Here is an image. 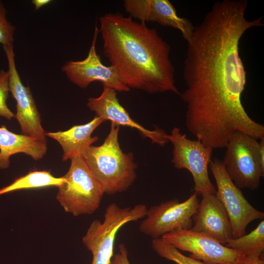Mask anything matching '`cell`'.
<instances>
[{
	"label": "cell",
	"mask_w": 264,
	"mask_h": 264,
	"mask_svg": "<svg viewBox=\"0 0 264 264\" xmlns=\"http://www.w3.org/2000/svg\"><path fill=\"white\" fill-rule=\"evenodd\" d=\"M152 247L159 256L177 264H207L202 261L184 255L179 250L161 238L152 240Z\"/></svg>",
	"instance_id": "cell-20"
},
{
	"label": "cell",
	"mask_w": 264,
	"mask_h": 264,
	"mask_svg": "<svg viewBox=\"0 0 264 264\" xmlns=\"http://www.w3.org/2000/svg\"><path fill=\"white\" fill-rule=\"evenodd\" d=\"M225 246L244 255L260 257L264 250V220L248 234L230 239Z\"/></svg>",
	"instance_id": "cell-19"
},
{
	"label": "cell",
	"mask_w": 264,
	"mask_h": 264,
	"mask_svg": "<svg viewBox=\"0 0 264 264\" xmlns=\"http://www.w3.org/2000/svg\"><path fill=\"white\" fill-rule=\"evenodd\" d=\"M15 29L6 18V10L0 3V43L3 46L13 44L14 32Z\"/></svg>",
	"instance_id": "cell-22"
},
{
	"label": "cell",
	"mask_w": 264,
	"mask_h": 264,
	"mask_svg": "<svg viewBox=\"0 0 264 264\" xmlns=\"http://www.w3.org/2000/svg\"><path fill=\"white\" fill-rule=\"evenodd\" d=\"M1 1L0 0V3L1 2Z\"/></svg>",
	"instance_id": "cell-27"
},
{
	"label": "cell",
	"mask_w": 264,
	"mask_h": 264,
	"mask_svg": "<svg viewBox=\"0 0 264 264\" xmlns=\"http://www.w3.org/2000/svg\"><path fill=\"white\" fill-rule=\"evenodd\" d=\"M47 149L45 141L15 133L3 125L0 127V169L9 166V158L14 154L23 153L38 160L45 154Z\"/></svg>",
	"instance_id": "cell-17"
},
{
	"label": "cell",
	"mask_w": 264,
	"mask_h": 264,
	"mask_svg": "<svg viewBox=\"0 0 264 264\" xmlns=\"http://www.w3.org/2000/svg\"><path fill=\"white\" fill-rule=\"evenodd\" d=\"M65 180L58 187L56 198L64 210L74 216L91 214L99 208L104 190L83 157L71 159Z\"/></svg>",
	"instance_id": "cell-4"
},
{
	"label": "cell",
	"mask_w": 264,
	"mask_h": 264,
	"mask_svg": "<svg viewBox=\"0 0 264 264\" xmlns=\"http://www.w3.org/2000/svg\"><path fill=\"white\" fill-rule=\"evenodd\" d=\"M246 0L215 3L187 42L180 94L186 104L187 130L204 145L225 148L240 132L256 139L264 137V126L252 119L241 102L246 71L239 52L240 40L263 18L248 20Z\"/></svg>",
	"instance_id": "cell-1"
},
{
	"label": "cell",
	"mask_w": 264,
	"mask_h": 264,
	"mask_svg": "<svg viewBox=\"0 0 264 264\" xmlns=\"http://www.w3.org/2000/svg\"><path fill=\"white\" fill-rule=\"evenodd\" d=\"M209 168L216 181V196L224 206L231 224L233 238L245 234L247 225L264 217L263 212L252 206L226 173L223 163L217 158L211 159Z\"/></svg>",
	"instance_id": "cell-8"
},
{
	"label": "cell",
	"mask_w": 264,
	"mask_h": 264,
	"mask_svg": "<svg viewBox=\"0 0 264 264\" xmlns=\"http://www.w3.org/2000/svg\"><path fill=\"white\" fill-rule=\"evenodd\" d=\"M105 122L95 115L89 122L75 125L65 131L48 132L46 136L57 141L62 147L64 161L77 156H82L86 150L98 140L96 136H91L93 131Z\"/></svg>",
	"instance_id": "cell-16"
},
{
	"label": "cell",
	"mask_w": 264,
	"mask_h": 264,
	"mask_svg": "<svg viewBox=\"0 0 264 264\" xmlns=\"http://www.w3.org/2000/svg\"><path fill=\"white\" fill-rule=\"evenodd\" d=\"M117 91L108 87L103 86V90L98 97L88 99L87 106L96 116L105 121H110L118 126H127L137 130L144 137L150 138L152 143L164 146L169 141L165 136L166 132L156 127L154 130H148L134 121L117 97Z\"/></svg>",
	"instance_id": "cell-13"
},
{
	"label": "cell",
	"mask_w": 264,
	"mask_h": 264,
	"mask_svg": "<svg viewBox=\"0 0 264 264\" xmlns=\"http://www.w3.org/2000/svg\"><path fill=\"white\" fill-rule=\"evenodd\" d=\"M165 137L173 145L171 160L175 168L186 169L192 174L194 181V193L198 196L216 194V190L210 181L208 168L213 149L204 145L198 140H191L174 127Z\"/></svg>",
	"instance_id": "cell-7"
},
{
	"label": "cell",
	"mask_w": 264,
	"mask_h": 264,
	"mask_svg": "<svg viewBox=\"0 0 264 264\" xmlns=\"http://www.w3.org/2000/svg\"><path fill=\"white\" fill-rule=\"evenodd\" d=\"M103 54L123 84L150 94L171 91L175 85L170 46L155 28L120 13L99 18Z\"/></svg>",
	"instance_id": "cell-2"
},
{
	"label": "cell",
	"mask_w": 264,
	"mask_h": 264,
	"mask_svg": "<svg viewBox=\"0 0 264 264\" xmlns=\"http://www.w3.org/2000/svg\"><path fill=\"white\" fill-rule=\"evenodd\" d=\"M259 150L262 166L264 168V137L260 139Z\"/></svg>",
	"instance_id": "cell-25"
},
{
	"label": "cell",
	"mask_w": 264,
	"mask_h": 264,
	"mask_svg": "<svg viewBox=\"0 0 264 264\" xmlns=\"http://www.w3.org/2000/svg\"><path fill=\"white\" fill-rule=\"evenodd\" d=\"M118 248V252L113 256L110 264H131L128 258V252L125 244H120Z\"/></svg>",
	"instance_id": "cell-23"
},
{
	"label": "cell",
	"mask_w": 264,
	"mask_h": 264,
	"mask_svg": "<svg viewBox=\"0 0 264 264\" xmlns=\"http://www.w3.org/2000/svg\"><path fill=\"white\" fill-rule=\"evenodd\" d=\"M65 180L64 176L57 177L50 171L34 170L16 179L10 184L0 189V195L13 191L44 188L50 186L59 187Z\"/></svg>",
	"instance_id": "cell-18"
},
{
	"label": "cell",
	"mask_w": 264,
	"mask_h": 264,
	"mask_svg": "<svg viewBox=\"0 0 264 264\" xmlns=\"http://www.w3.org/2000/svg\"><path fill=\"white\" fill-rule=\"evenodd\" d=\"M198 203L194 193L183 202L175 198L152 206L147 209L139 230L154 239L177 229H190L193 223L192 216Z\"/></svg>",
	"instance_id": "cell-9"
},
{
	"label": "cell",
	"mask_w": 264,
	"mask_h": 264,
	"mask_svg": "<svg viewBox=\"0 0 264 264\" xmlns=\"http://www.w3.org/2000/svg\"><path fill=\"white\" fill-rule=\"evenodd\" d=\"M99 29L96 22L93 38L88 53L82 61H69L62 67L70 82L81 88H86L91 83L99 81L103 86L110 87L116 91L128 92L130 89L123 84L115 69L106 66L101 61L96 50Z\"/></svg>",
	"instance_id": "cell-12"
},
{
	"label": "cell",
	"mask_w": 264,
	"mask_h": 264,
	"mask_svg": "<svg viewBox=\"0 0 264 264\" xmlns=\"http://www.w3.org/2000/svg\"><path fill=\"white\" fill-rule=\"evenodd\" d=\"M191 230L226 244L233 238L227 213L216 194H205L192 216Z\"/></svg>",
	"instance_id": "cell-15"
},
{
	"label": "cell",
	"mask_w": 264,
	"mask_h": 264,
	"mask_svg": "<svg viewBox=\"0 0 264 264\" xmlns=\"http://www.w3.org/2000/svg\"><path fill=\"white\" fill-rule=\"evenodd\" d=\"M225 148L222 162L229 178L239 188L257 189L264 174L257 139L238 132Z\"/></svg>",
	"instance_id": "cell-6"
},
{
	"label": "cell",
	"mask_w": 264,
	"mask_h": 264,
	"mask_svg": "<svg viewBox=\"0 0 264 264\" xmlns=\"http://www.w3.org/2000/svg\"><path fill=\"white\" fill-rule=\"evenodd\" d=\"M119 130V126L111 123L110 132L103 144L90 146L82 155L108 195L127 190L136 178L137 164L132 153H125L121 149Z\"/></svg>",
	"instance_id": "cell-3"
},
{
	"label": "cell",
	"mask_w": 264,
	"mask_h": 264,
	"mask_svg": "<svg viewBox=\"0 0 264 264\" xmlns=\"http://www.w3.org/2000/svg\"><path fill=\"white\" fill-rule=\"evenodd\" d=\"M9 73L3 70H0V116L9 120L16 117L15 114L8 108L6 101L8 97Z\"/></svg>",
	"instance_id": "cell-21"
},
{
	"label": "cell",
	"mask_w": 264,
	"mask_h": 264,
	"mask_svg": "<svg viewBox=\"0 0 264 264\" xmlns=\"http://www.w3.org/2000/svg\"><path fill=\"white\" fill-rule=\"evenodd\" d=\"M147 209L143 204L132 208H122L115 203L110 204L106 208L103 221L94 220L82 238L83 244L92 254L91 264H110L119 229L128 222L144 218Z\"/></svg>",
	"instance_id": "cell-5"
},
{
	"label": "cell",
	"mask_w": 264,
	"mask_h": 264,
	"mask_svg": "<svg viewBox=\"0 0 264 264\" xmlns=\"http://www.w3.org/2000/svg\"><path fill=\"white\" fill-rule=\"evenodd\" d=\"M6 54L9 73V88L17 102L16 117L22 134L45 141V132L41 125L40 114L30 88L24 86L17 70L13 44L3 46Z\"/></svg>",
	"instance_id": "cell-11"
},
{
	"label": "cell",
	"mask_w": 264,
	"mask_h": 264,
	"mask_svg": "<svg viewBox=\"0 0 264 264\" xmlns=\"http://www.w3.org/2000/svg\"><path fill=\"white\" fill-rule=\"evenodd\" d=\"M161 238L178 250L191 253L189 257L207 264H236L242 255L217 241L191 229H177Z\"/></svg>",
	"instance_id": "cell-10"
},
{
	"label": "cell",
	"mask_w": 264,
	"mask_h": 264,
	"mask_svg": "<svg viewBox=\"0 0 264 264\" xmlns=\"http://www.w3.org/2000/svg\"><path fill=\"white\" fill-rule=\"evenodd\" d=\"M124 7L130 16L140 21L155 22L178 30L188 41L195 26L188 19L179 17L168 0H125Z\"/></svg>",
	"instance_id": "cell-14"
},
{
	"label": "cell",
	"mask_w": 264,
	"mask_h": 264,
	"mask_svg": "<svg viewBox=\"0 0 264 264\" xmlns=\"http://www.w3.org/2000/svg\"><path fill=\"white\" fill-rule=\"evenodd\" d=\"M50 0H33L32 3L35 6V10H38L43 6L45 5L50 2Z\"/></svg>",
	"instance_id": "cell-26"
},
{
	"label": "cell",
	"mask_w": 264,
	"mask_h": 264,
	"mask_svg": "<svg viewBox=\"0 0 264 264\" xmlns=\"http://www.w3.org/2000/svg\"><path fill=\"white\" fill-rule=\"evenodd\" d=\"M236 264H264V261L257 256L242 254L237 260Z\"/></svg>",
	"instance_id": "cell-24"
}]
</instances>
